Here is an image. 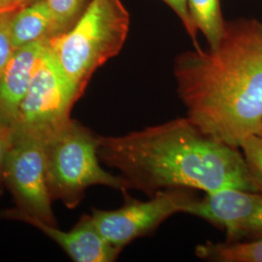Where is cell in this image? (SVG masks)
<instances>
[{
	"label": "cell",
	"mask_w": 262,
	"mask_h": 262,
	"mask_svg": "<svg viewBox=\"0 0 262 262\" xmlns=\"http://www.w3.org/2000/svg\"><path fill=\"white\" fill-rule=\"evenodd\" d=\"M48 44V40H42L18 48L0 77V122L10 129Z\"/></svg>",
	"instance_id": "10"
},
{
	"label": "cell",
	"mask_w": 262,
	"mask_h": 262,
	"mask_svg": "<svg viewBox=\"0 0 262 262\" xmlns=\"http://www.w3.org/2000/svg\"><path fill=\"white\" fill-rule=\"evenodd\" d=\"M58 35L53 14L46 0H36L14 13L10 23V38L14 48Z\"/></svg>",
	"instance_id": "11"
},
{
	"label": "cell",
	"mask_w": 262,
	"mask_h": 262,
	"mask_svg": "<svg viewBox=\"0 0 262 262\" xmlns=\"http://www.w3.org/2000/svg\"><path fill=\"white\" fill-rule=\"evenodd\" d=\"M174 75L187 117L204 133L239 148L262 132V24H226L215 47L179 56Z\"/></svg>",
	"instance_id": "1"
},
{
	"label": "cell",
	"mask_w": 262,
	"mask_h": 262,
	"mask_svg": "<svg viewBox=\"0 0 262 262\" xmlns=\"http://www.w3.org/2000/svg\"><path fill=\"white\" fill-rule=\"evenodd\" d=\"M3 177L17 209L46 224L56 225L48 186L44 137L28 131L11 129Z\"/></svg>",
	"instance_id": "5"
},
{
	"label": "cell",
	"mask_w": 262,
	"mask_h": 262,
	"mask_svg": "<svg viewBox=\"0 0 262 262\" xmlns=\"http://www.w3.org/2000/svg\"><path fill=\"white\" fill-rule=\"evenodd\" d=\"M0 219L19 221L35 226L56 242L75 262H112L121 251L108 243L95 228L91 215H83L70 231H62L56 225H49L12 208L0 212Z\"/></svg>",
	"instance_id": "9"
},
{
	"label": "cell",
	"mask_w": 262,
	"mask_h": 262,
	"mask_svg": "<svg viewBox=\"0 0 262 262\" xmlns=\"http://www.w3.org/2000/svg\"><path fill=\"white\" fill-rule=\"evenodd\" d=\"M261 135H262V132H261Z\"/></svg>",
	"instance_id": "20"
},
{
	"label": "cell",
	"mask_w": 262,
	"mask_h": 262,
	"mask_svg": "<svg viewBox=\"0 0 262 262\" xmlns=\"http://www.w3.org/2000/svg\"><path fill=\"white\" fill-rule=\"evenodd\" d=\"M253 185L262 193V135L246 137L239 146Z\"/></svg>",
	"instance_id": "15"
},
{
	"label": "cell",
	"mask_w": 262,
	"mask_h": 262,
	"mask_svg": "<svg viewBox=\"0 0 262 262\" xmlns=\"http://www.w3.org/2000/svg\"><path fill=\"white\" fill-rule=\"evenodd\" d=\"M129 24V13L122 0H91L72 28L49 41L81 96L94 72L121 52Z\"/></svg>",
	"instance_id": "3"
},
{
	"label": "cell",
	"mask_w": 262,
	"mask_h": 262,
	"mask_svg": "<svg viewBox=\"0 0 262 262\" xmlns=\"http://www.w3.org/2000/svg\"><path fill=\"white\" fill-rule=\"evenodd\" d=\"M11 143V129L0 122V194L4 185V165Z\"/></svg>",
	"instance_id": "18"
},
{
	"label": "cell",
	"mask_w": 262,
	"mask_h": 262,
	"mask_svg": "<svg viewBox=\"0 0 262 262\" xmlns=\"http://www.w3.org/2000/svg\"><path fill=\"white\" fill-rule=\"evenodd\" d=\"M225 230L226 243L262 238V193L239 188H223L206 193L203 199L193 198L184 208Z\"/></svg>",
	"instance_id": "8"
},
{
	"label": "cell",
	"mask_w": 262,
	"mask_h": 262,
	"mask_svg": "<svg viewBox=\"0 0 262 262\" xmlns=\"http://www.w3.org/2000/svg\"><path fill=\"white\" fill-rule=\"evenodd\" d=\"M58 35L68 31L84 14L91 0H46Z\"/></svg>",
	"instance_id": "14"
},
{
	"label": "cell",
	"mask_w": 262,
	"mask_h": 262,
	"mask_svg": "<svg viewBox=\"0 0 262 262\" xmlns=\"http://www.w3.org/2000/svg\"><path fill=\"white\" fill-rule=\"evenodd\" d=\"M98 157L121 173L127 190L150 197L178 188L258 192L238 148L209 136L187 117L122 136L98 135Z\"/></svg>",
	"instance_id": "2"
},
{
	"label": "cell",
	"mask_w": 262,
	"mask_h": 262,
	"mask_svg": "<svg viewBox=\"0 0 262 262\" xmlns=\"http://www.w3.org/2000/svg\"><path fill=\"white\" fill-rule=\"evenodd\" d=\"M162 1H164L169 7L177 14L179 19L182 20L184 27L186 28L188 35L194 42L195 47H199L196 40L197 29L192 23V19L190 18L187 0H162Z\"/></svg>",
	"instance_id": "17"
},
{
	"label": "cell",
	"mask_w": 262,
	"mask_h": 262,
	"mask_svg": "<svg viewBox=\"0 0 262 262\" xmlns=\"http://www.w3.org/2000/svg\"><path fill=\"white\" fill-rule=\"evenodd\" d=\"M197 256L216 262H262V238L250 242L207 243L198 245Z\"/></svg>",
	"instance_id": "12"
},
{
	"label": "cell",
	"mask_w": 262,
	"mask_h": 262,
	"mask_svg": "<svg viewBox=\"0 0 262 262\" xmlns=\"http://www.w3.org/2000/svg\"><path fill=\"white\" fill-rule=\"evenodd\" d=\"M190 18L197 31H201L211 48L224 36L226 24L223 19L220 0H187Z\"/></svg>",
	"instance_id": "13"
},
{
	"label": "cell",
	"mask_w": 262,
	"mask_h": 262,
	"mask_svg": "<svg viewBox=\"0 0 262 262\" xmlns=\"http://www.w3.org/2000/svg\"><path fill=\"white\" fill-rule=\"evenodd\" d=\"M14 13H0V77L16 51L10 38V23Z\"/></svg>",
	"instance_id": "16"
},
{
	"label": "cell",
	"mask_w": 262,
	"mask_h": 262,
	"mask_svg": "<svg viewBox=\"0 0 262 262\" xmlns=\"http://www.w3.org/2000/svg\"><path fill=\"white\" fill-rule=\"evenodd\" d=\"M36 0H0V13L16 12Z\"/></svg>",
	"instance_id": "19"
},
{
	"label": "cell",
	"mask_w": 262,
	"mask_h": 262,
	"mask_svg": "<svg viewBox=\"0 0 262 262\" xmlns=\"http://www.w3.org/2000/svg\"><path fill=\"white\" fill-rule=\"evenodd\" d=\"M124 203L116 210L94 209L91 215L104 239L122 252L128 244L150 234L169 216L183 213L194 197L187 189L160 190L147 201L124 195Z\"/></svg>",
	"instance_id": "7"
},
{
	"label": "cell",
	"mask_w": 262,
	"mask_h": 262,
	"mask_svg": "<svg viewBox=\"0 0 262 262\" xmlns=\"http://www.w3.org/2000/svg\"><path fill=\"white\" fill-rule=\"evenodd\" d=\"M48 186L53 200L74 209L93 186H105L125 192L119 175L105 171L98 157V135L69 119L44 137Z\"/></svg>",
	"instance_id": "4"
},
{
	"label": "cell",
	"mask_w": 262,
	"mask_h": 262,
	"mask_svg": "<svg viewBox=\"0 0 262 262\" xmlns=\"http://www.w3.org/2000/svg\"><path fill=\"white\" fill-rule=\"evenodd\" d=\"M80 97L48 44L11 129L45 137L71 119L72 107Z\"/></svg>",
	"instance_id": "6"
}]
</instances>
